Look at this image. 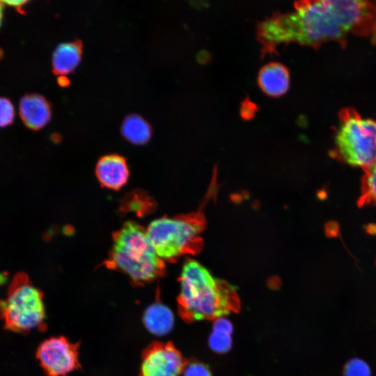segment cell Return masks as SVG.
Listing matches in <instances>:
<instances>
[{"instance_id":"obj_5","label":"cell","mask_w":376,"mask_h":376,"mask_svg":"<svg viewBox=\"0 0 376 376\" xmlns=\"http://www.w3.org/2000/svg\"><path fill=\"white\" fill-rule=\"evenodd\" d=\"M204 224L203 217L198 213L173 218L162 217L149 224L146 233L158 256L162 260H173L201 249L200 234Z\"/></svg>"},{"instance_id":"obj_8","label":"cell","mask_w":376,"mask_h":376,"mask_svg":"<svg viewBox=\"0 0 376 376\" xmlns=\"http://www.w3.org/2000/svg\"><path fill=\"white\" fill-rule=\"evenodd\" d=\"M36 357L47 376H65L79 366L77 345L62 336L44 340Z\"/></svg>"},{"instance_id":"obj_20","label":"cell","mask_w":376,"mask_h":376,"mask_svg":"<svg viewBox=\"0 0 376 376\" xmlns=\"http://www.w3.org/2000/svg\"><path fill=\"white\" fill-rule=\"evenodd\" d=\"M15 111L9 100L0 97V127L10 125L14 118Z\"/></svg>"},{"instance_id":"obj_23","label":"cell","mask_w":376,"mask_h":376,"mask_svg":"<svg viewBox=\"0 0 376 376\" xmlns=\"http://www.w3.org/2000/svg\"><path fill=\"white\" fill-rule=\"evenodd\" d=\"M58 84L63 86H65L69 84V80L65 76H59Z\"/></svg>"},{"instance_id":"obj_15","label":"cell","mask_w":376,"mask_h":376,"mask_svg":"<svg viewBox=\"0 0 376 376\" xmlns=\"http://www.w3.org/2000/svg\"><path fill=\"white\" fill-rule=\"evenodd\" d=\"M123 136L136 145H142L151 136V127L148 123L138 115H131L125 118L121 126Z\"/></svg>"},{"instance_id":"obj_13","label":"cell","mask_w":376,"mask_h":376,"mask_svg":"<svg viewBox=\"0 0 376 376\" xmlns=\"http://www.w3.org/2000/svg\"><path fill=\"white\" fill-rule=\"evenodd\" d=\"M82 53L79 41L58 45L52 56V67L55 74L65 76L72 72L80 62Z\"/></svg>"},{"instance_id":"obj_16","label":"cell","mask_w":376,"mask_h":376,"mask_svg":"<svg viewBox=\"0 0 376 376\" xmlns=\"http://www.w3.org/2000/svg\"><path fill=\"white\" fill-rule=\"evenodd\" d=\"M363 171L358 205L360 207L368 205H376V163L363 169Z\"/></svg>"},{"instance_id":"obj_11","label":"cell","mask_w":376,"mask_h":376,"mask_svg":"<svg viewBox=\"0 0 376 376\" xmlns=\"http://www.w3.org/2000/svg\"><path fill=\"white\" fill-rule=\"evenodd\" d=\"M258 83L266 95L272 97L282 95L289 88V71L279 62L269 63L259 70Z\"/></svg>"},{"instance_id":"obj_1","label":"cell","mask_w":376,"mask_h":376,"mask_svg":"<svg viewBox=\"0 0 376 376\" xmlns=\"http://www.w3.org/2000/svg\"><path fill=\"white\" fill-rule=\"evenodd\" d=\"M294 7L292 12L275 13L258 24L257 34L264 53L290 42L318 48L334 41L346 47L347 33L336 22L327 0L299 1Z\"/></svg>"},{"instance_id":"obj_3","label":"cell","mask_w":376,"mask_h":376,"mask_svg":"<svg viewBox=\"0 0 376 376\" xmlns=\"http://www.w3.org/2000/svg\"><path fill=\"white\" fill-rule=\"evenodd\" d=\"M110 261L138 283L153 281L164 273L163 260L157 254L146 230L133 221L126 222L114 235Z\"/></svg>"},{"instance_id":"obj_12","label":"cell","mask_w":376,"mask_h":376,"mask_svg":"<svg viewBox=\"0 0 376 376\" xmlns=\"http://www.w3.org/2000/svg\"><path fill=\"white\" fill-rule=\"evenodd\" d=\"M19 113L28 127L38 130L43 127L50 119V105L41 95H28L20 100Z\"/></svg>"},{"instance_id":"obj_7","label":"cell","mask_w":376,"mask_h":376,"mask_svg":"<svg viewBox=\"0 0 376 376\" xmlns=\"http://www.w3.org/2000/svg\"><path fill=\"white\" fill-rule=\"evenodd\" d=\"M336 22L348 33L376 44V1L327 0Z\"/></svg>"},{"instance_id":"obj_9","label":"cell","mask_w":376,"mask_h":376,"mask_svg":"<svg viewBox=\"0 0 376 376\" xmlns=\"http://www.w3.org/2000/svg\"><path fill=\"white\" fill-rule=\"evenodd\" d=\"M186 362L171 343H155L143 352L141 376H180Z\"/></svg>"},{"instance_id":"obj_24","label":"cell","mask_w":376,"mask_h":376,"mask_svg":"<svg viewBox=\"0 0 376 376\" xmlns=\"http://www.w3.org/2000/svg\"><path fill=\"white\" fill-rule=\"evenodd\" d=\"M3 2L0 1V25L1 24L2 17H3Z\"/></svg>"},{"instance_id":"obj_17","label":"cell","mask_w":376,"mask_h":376,"mask_svg":"<svg viewBox=\"0 0 376 376\" xmlns=\"http://www.w3.org/2000/svg\"><path fill=\"white\" fill-rule=\"evenodd\" d=\"M232 334L228 332L214 330L209 337V345L216 352L224 353L228 352L232 345Z\"/></svg>"},{"instance_id":"obj_4","label":"cell","mask_w":376,"mask_h":376,"mask_svg":"<svg viewBox=\"0 0 376 376\" xmlns=\"http://www.w3.org/2000/svg\"><path fill=\"white\" fill-rule=\"evenodd\" d=\"M331 157L363 170L376 163V120L361 116L354 109L338 112Z\"/></svg>"},{"instance_id":"obj_6","label":"cell","mask_w":376,"mask_h":376,"mask_svg":"<svg viewBox=\"0 0 376 376\" xmlns=\"http://www.w3.org/2000/svg\"><path fill=\"white\" fill-rule=\"evenodd\" d=\"M45 318L43 295L24 273L13 277L5 299L0 300V319L4 327L26 333L41 327Z\"/></svg>"},{"instance_id":"obj_18","label":"cell","mask_w":376,"mask_h":376,"mask_svg":"<svg viewBox=\"0 0 376 376\" xmlns=\"http://www.w3.org/2000/svg\"><path fill=\"white\" fill-rule=\"evenodd\" d=\"M343 376H371V370L365 361L354 357L345 364Z\"/></svg>"},{"instance_id":"obj_19","label":"cell","mask_w":376,"mask_h":376,"mask_svg":"<svg viewBox=\"0 0 376 376\" xmlns=\"http://www.w3.org/2000/svg\"><path fill=\"white\" fill-rule=\"evenodd\" d=\"M182 376H212L211 371L205 363L191 360L186 362L182 373Z\"/></svg>"},{"instance_id":"obj_21","label":"cell","mask_w":376,"mask_h":376,"mask_svg":"<svg viewBox=\"0 0 376 376\" xmlns=\"http://www.w3.org/2000/svg\"><path fill=\"white\" fill-rule=\"evenodd\" d=\"M214 330H221L228 332L230 334L233 333V325L231 322L224 318H219L214 320L213 324Z\"/></svg>"},{"instance_id":"obj_22","label":"cell","mask_w":376,"mask_h":376,"mask_svg":"<svg viewBox=\"0 0 376 376\" xmlns=\"http://www.w3.org/2000/svg\"><path fill=\"white\" fill-rule=\"evenodd\" d=\"M26 1H6L3 3L8 4V6L16 8L17 9L22 10V8L26 3Z\"/></svg>"},{"instance_id":"obj_2","label":"cell","mask_w":376,"mask_h":376,"mask_svg":"<svg viewBox=\"0 0 376 376\" xmlns=\"http://www.w3.org/2000/svg\"><path fill=\"white\" fill-rule=\"evenodd\" d=\"M180 283L179 313L187 322L216 320L240 310V301L235 288L214 278L195 260L184 264Z\"/></svg>"},{"instance_id":"obj_14","label":"cell","mask_w":376,"mask_h":376,"mask_svg":"<svg viewBox=\"0 0 376 376\" xmlns=\"http://www.w3.org/2000/svg\"><path fill=\"white\" fill-rule=\"evenodd\" d=\"M143 322L146 329L156 336L169 334L174 325V316L166 306L160 302L150 305L143 314Z\"/></svg>"},{"instance_id":"obj_10","label":"cell","mask_w":376,"mask_h":376,"mask_svg":"<svg viewBox=\"0 0 376 376\" xmlns=\"http://www.w3.org/2000/svg\"><path fill=\"white\" fill-rule=\"evenodd\" d=\"M95 173L99 182L104 187L111 189L121 188L129 178L127 162L118 155L102 157L97 163Z\"/></svg>"}]
</instances>
